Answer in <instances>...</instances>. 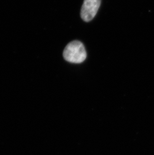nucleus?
I'll list each match as a JSON object with an SVG mask.
<instances>
[{
    "label": "nucleus",
    "mask_w": 154,
    "mask_h": 155,
    "mask_svg": "<svg viewBox=\"0 0 154 155\" xmlns=\"http://www.w3.org/2000/svg\"><path fill=\"white\" fill-rule=\"evenodd\" d=\"M63 57L71 63H81L87 57L84 45L80 41H73L69 43L63 51Z\"/></svg>",
    "instance_id": "nucleus-1"
},
{
    "label": "nucleus",
    "mask_w": 154,
    "mask_h": 155,
    "mask_svg": "<svg viewBox=\"0 0 154 155\" xmlns=\"http://www.w3.org/2000/svg\"><path fill=\"white\" fill-rule=\"evenodd\" d=\"M101 0H84L81 11V17L85 22L94 19L100 6Z\"/></svg>",
    "instance_id": "nucleus-2"
}]
</instances>
